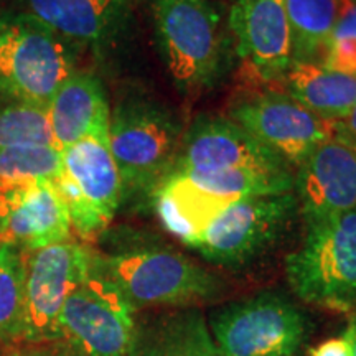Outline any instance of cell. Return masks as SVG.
<instances>
[{
	"label": "cell",
	"instance_id": "d6986e66",
	"mask_svg": "<svg viewBox=\"0 0 356 356\" xmlns=\"http://www.w3.org/2000/svg\"><path fill=\"white\" fill-rule=\"evenodd\" d=\"M30 15L68 40L97 42L109 33L119 0H26Z\"/></svg>",
	"mask_w": 356,
	"mask_h": 356
},
{
	"label": "cell",
	"instance_id": "4dcf8cb0",
	"mask_svg": "<svg viewBox=\"0 0 356 356\" xmlns=\"http://www.w3.org/2000/svg\"><path fill=\"white\" fill-rule=\"evenodd\" d=\"M6 356H76V355H70L68 351H63V350L47 348V346H25V348H17V350L8 351Z\"/></svg>",
	"mask_w": 356,
	"mask_h": 356
},
{
	"label": "cell",
	"instance_id": "3957f363",
	"mask_svg": "<svg viewBox=\"0 0 356 356\" xmlns=\"http://www.w3.org/2000/svg\"><path fill=\"white\" fill-rule=\"evenodd\" d=\"M304 243L286 261L302 300L330 310L356 309V208L307 225Z\"/></svg>",
	"mask_w": 356,
	"mask_h": 356
},
{
	"label": "cell",
	"instance_id": "7a4b0ae2",
	"mask_svg": "<svg viewBox=\"0 0 356 356\" xmlns=\"http://www.w3.org/2000/svg\"><path fill=\"white\" fill-rule=\"evenodd\" d=\"M73 73L68 38L30 13L0 15V96L48 108Z\"/></svg>",
	"mask_w": 356,
	"mask_h": 356
},
{
	"label": "cell",
	"instance_id": "30bf717a",
	"mask_svg": "<svg viewBox=\"0 0 356 356\" xmlns=\"http://www.w3.org/2000/svg\"><path fill=\"white\" fill-rule=\"evenodd\" d=\"M132 314L122 293L91 270L65 302L61 338L83 356H129L134 346Z\"/></svg>",
	"mask_w": 356,
	"mask_h": 356
},
{
	"label": "cell",
	"instance_id": "2e32d148",
	"mask_svg": "<svg viewBox=\"0 0 356 356\" xmlns=\"http://www.w3.org/2000/svg\"><path fill=\"white\" fill-rule=\"evenodd\" d=\"M58 149L91 136H109L111 111L104 88L92 74L74 71L48 106Z\"/></svg>",
	"mask_w": 356,
	"mask_h": 356
},
{
	"label": "cell",
	"instance_id": "9c48e42d",
	"mask_svg": "<svg viewBox=\"0 0 356 356\" xmlns=\"http://www.w3.org/2000/svg\"><path fill=\"white\" fill-rule=\"evenodd\" d=\"M24 340L55 341L66 299L91 274V252L71 241L24 251Z\"/></svg>",
	"mask_w": 356,
	"mask_h": 356
},
{
	"label": "cell",
	"instance_id": "e0dca14e",
	"mask_svg": "<svg viewBox=\"0 0 356 356\" xmlns=\"http://www.w3.org/2000/svg\"><path fill=\"white\" fill-rule=\"evenodd\" d=\"M155 211L168 233L195 248L231 202L203 190L185 173H172L154 190Z\"/></svg>",
	"mask_w": 356,
	"mask_h": 356
},
{
	"label": "cell",
	"instance_id": "d4e9b609",
	"mask_svg": "<svg viewBox=\"0 0 356 356\" xmlns=\"http://www.w3.org/2000/svg\"><path fill=\"white\" fill-rule=\"evenodd\" d=\"M177 325L180 335V356H222L203 317L198 314L190 315Z\"/></svg>",
	"mask_w": 356,
	"mask_h": 356
},
{
	"label": "cell",
	"instance_id": "9a60e30c",
	"mask_svg": "<svg viewBox=\"0 0 356 356\" xmlns=\"http://www.w3.org/2000/svg\"><path fill=\"white\" fill-rule=\"evenodd\" d=\"M68 208L53 181L0 198V244L33 251L68 241Z\"/></svg>",
	"mask_w": 356,
	"mask_h": 356
},
{
	"label": "cell",
	"instance_id": "5bb4252c",
	"mask_svg": "<svg viewBox=\"0 0 356 356\" xmlns=\"http://www.w3.org/2000/svg\"><path fill=\"white\" fill-rule=\"evenodd\" d=\"M293 191L307 225L356 208V145L333 136L297 165Z\"/></svg>",
	"mask_w": 356,
	"mask_h": 356
},
{
	"label": "cell",
	"instance_id": "5b68a950",
	"mask_svg": "<svg viewBox=\"0 0 356 356\" xmlns=\"http://www.w3.org/2000/svg\"><path fill=\"white\" fill-rule=\"evenodd\" d=\"M91 270L109 280L134 310L193 304L210 299L218 291V280L203 267L165 249H142L115 256L91 254Z\"/></svg>",
	"mask_w": 356,
	"mask_h": 356
},
{
	"label": "cell",
	"instance_id": "7c38bea8",
	"mask_svg": "<svg viewBox=\"0 0 356 356\" xmlns=\"http://www.w3.org/2000/svg\"><path fill=\"white\" fill-rule=\"evenodd\" d=\"M228 26L244 78L277 84L293 61L286 0H236Z\"/></svg>",
	"mask_w": 356,
	"mask_h": 356
},
{
	"label": "cell",
	"instance_id": "52a82bcc",
	"mask_svg": "<svg viewBox=\"0 0 356 356\" xmlns=\"http://www.w3.org/2000/svg\"><path fill=\"white\" fill-rule=\"evenodd\" d=\"M299 210L296 191L238 200L208 226L195 249L215 264L244 266L279 241Z\"/></svg>",
	"mask_w": 356,
	"mask_h": 356
},
{
	"label": "cell",
	"instance_id": "8fae6325",
	"mask_svg": "<svg viewBox=\"0 0 356 356\" xmlns=\"http://www.w3.org/2000/svg\"><path fill=\"white\" fill-rule=\"evenodd\" d=\"M228 118L289 165H300L320 144L335 136L333 122L318 118L284 92L239 99Z\"/></svg>",
	"mask_w": 356,
	"mask_h": 356
},
{
	"label": "cell",
	"instance_id": "8992f818",
	"mask_svg": "<svg viewBox=\"0 0 356 356\" xmlns=\"http://www.w3.org/2000/svg\"><path fill=\"white\" fill-rule=\"evenodd\" d=\"M56 190L68 208L71 228L92 239L113 220L122 200V180L109 136H91L61 150Z\"/></svg>",
	"mask_w": 356,
	"mask_h": 356
},
{
	"label": "cell",
	"instance_id": "603a6c76",
	"mask_svg": "<svg viewBox=\"0 0 356 356\" xmlns=\"http://www.w3.org/2000/svg\"><path fill=\"white\" fill-rule=\"evenodd\" d=\"M24 251L0 244V340L20 341L25 335Z\"/></svg>",
	"mask_w": 356,
	"mask_h": 356
},
{
	"label": "cell",
	"instance_id": "4316f807",
	"mask_svg": "<svg viewBox=\"0 0 356 356\" xmlns=\"http://www.w3.org/2000/svg\"><path fill=\"white\" fill-rule=\"evenodd\" d=\"M356 40V0H338L335 25L330 40Z\"/></svg>",
	"mask_w": 356,
	"mask_h": 356
},
{
	"label": "cell",
	"instance_id": "44dd1931",
	"mask_svg": "<svg viewBox=\"0 0 356 356\" xmlns=\"http://www.w3.org/2000/svg\"><path fill=\"white\" fill-rule=\"evenodd\" d=\"M61 172V150L48 145L0 149V197L20 193L43 181H55Z\"/></svg>",
	"mask_w": 356,
	"mask_h": 356
},
{
	"label": "cell",
	"instance_id": "1f68e13d",
	"mask_svg": "<svg viewBox=\"0 0 356 356\" xmlns=\"http://www.w3.org/2000/svg\"><path fill=\"white\" fill-rule=\"evenodd\" d=\"M343 335L348 338L350 346H351V353H353V356H356V317L351 318L348 328H346V332L343 333Z\"/></svg>",
	"mask_w": 356,
	"mask_h": 356
},
{
	"label": "cell",
	"instance_id": "ffe728a7",
	"mask_svg": "<svg viewBox=\"0 0 356 356\" xmlns=\"http://www.w3.org/2000/svg\"><path fill=\"white\" fill-rule=\"evenodd\" d=\"M293 61L322 63L335 25L338 0H286Z\"/></svg>",
	"mask_w": 356,
	"mask_h": 356
},
{
	"label": "cell",
	"instance_id": "ba28073f",
	"mask_svg": "<svg viewBox=\"0 0 356 356\" xmlns=\"http://www.w3.org/2000/svg\"><path fill=\"white\" fill-rule=\"evenodd\" d=\"M211 330L222 356H293L304 341L305 318L284 296L261 293L218 310Z\"/></svg>",
	"mask_w": 356,
	"mask_h": 356
},
{
	"label": "cell",
	"instance_id": "ac0fdd59",
	"mask_svg": "<svg viewBox=\"0 0 356 356\" xmlns=\"http://www.w3.org/2000/svg\"><path fill=\"white\" fill-rule=\"evenodd\" d=\"M279 83L284 95L325 121H340L356 104V76L317 61H292Z\"/></svg>",
	"mask_w": 356,
	"mask_h": 356
},
{
	"label": "cell",
	"instance_id": "4fadbf2b",
	"mask_svg": "<svg viewBox=\"0 0 356 356\" xmlns=\"http://www.w3.org/2000/svg\"><path fill=\"white\" fill-rule=\"evenodd\" d=\"M233 168L291 170V165L229 118L200 115L188 131L184 132L175 163L168 175Z\"/></svg>",
	"mask_w": 356,
	"mask_h": 356
},
{
	"label": "cell",
	"instance_id": "cb8c5ba5",
	"mask_svg": "<svg viewBox=\"0 0 356 356\" xmlns=\"http://www.w3.org/2000/svg\"><path fill=\"white\" fill-rule=\"evenodd\" d=\"M17 145L58 147L48 108L13 102L0 111V149Z\"/></svg>",
	"mask_w": 356,
	"mask_h": 356
},
{
	"label": "cell",
	"instance_id": "7402d4cb",
	"mask_svg": "<svg viewBox=\"0 0 356 356\" xmlns=\"http://www.w3.org/2000/svg\"><path fill=\"white\" fill-rule=\"evenodd\" d=\"M198 186L222 200L234 203L238 200L264 195H280L293 191L292 170H251L233 168L221 172L185 173Z\"/></svg>",
	"mask_w": 356,
	"mask_h": 356
},
{
	"label": "cell",
	"instance_id": "277c9868",
	"mask_svg": "<svg viewBox=\"0 0 356 356\" xmlns=\"http://www.w3.org/2000/svg\"><path fill=\"white\" fill-rule=\"evenodd\" d=\"M184 131L170 111L134 99L111 114L109 147L122 180V193L155 190L172 172Z\"/></svg>",
	"mask_w": 356,
	"mask_h": 356
},
{
	"label": "cell",
	"instance_id": "6da1fadb",
	"mask_svg": "<svg viewBox=\"0 0 356 356\" xmlns=\"http://www.w3.org/2000/svg\"><path fill=\"white\" fill-rule=\"evenodd\" d=\"M154 20L160 55L180 91H207L228 74L233 37L211 0H155Z\"/></svg>",
	"mask_w": 356,
	"mask_h": 356
},
{
	"label": "cell",
	"instance_id": "f546056e",
	"mask_svg": "<svg viewBox=\"0 0 356 356\" xmlns=\"http://www.w3.org/2000/svg\"><path fill=\"white\" fill-rule=\"evenodd\" d=\"M333 129H335V136L356 145V104L343 119L333 122Z\"/></svg>",
	"mask_w": 356,
	"mask_h": 356
},
{
	"label": "cell",
	"instance_id": "f1b7e54d",
	"mask_svg": "<svg viewBox=\"0 0 356 356\" xmlns=\"http://www.w3.org/2000/svg\"><path fill=\"white\" fill-rule=\"evenodd\" d=\"M145 356H180V335H178V325L173 327L159 343L147 351Z\"/></svg>",
	"mask_w": 356,
	"mask_h": 356
},
{
	"label": "cell",
	"instance_id": "83f0119b",
	"mask_svg": "<svg viewBox=\"0 0 356 356\" xmlns=\"http://www.w3.org/2000/svg\"><path fill=\"white\" fill-rule=\"evenodd\" d=\"M312 356H353L351 353V346L348 338L345 335L338 338H330V340L323 341L322 345L315 346L310 351Z\"/></svg>",
	"mask_w": 356,
	"mask_h": 356
},
{
	"label": "cell",
	"instance_id": "484cf974",
	"mask_svg": "<svg viewBox=\"0 0 356 356\" xmlns=\"http://www.w3.org/2000/svg\"><path fill=\"white\" fill-rule=\"evenodd\" d=\"M322 65L350 76H356V40H330Z\"/></svg>",
	"mask_w": 356,
	"mask_h": 356
}]
</instances>
